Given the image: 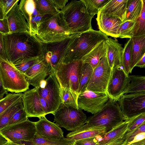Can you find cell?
Masks as SVG:
<instances>
[{"instance_id": "484cf974", "label": "cell", "mask_w": 145, "mask_h": 145, "mask_svg": "<svg viewBox=\"0 0 145 145\" xmlns=\"http://www.w3.org/2000/svg\"><path fill=\"white\" fill-rule=\"evenodd\" d=\"M107 52L106 41L103 40L85 56L82 60L84 62L89 64L94 69L98 65L101 59L106 55Z\"/></svg>"}, {"instance_id": "ee69618b", "label": "cell", "mask_w": 145, "mask_h": 145, "mask_svg": "<svg viewBox=\"0 0 145 145\" xmlns=\"http://www.w3.org/2000/svg\"><path fill=\"white\" fill-rule=\"evenodd\" d=\"M39 58L25 61L14 65L21 72L24 74L33 65Z\"/></svg>"}, {"instance_id": "681fc988", "label": "cell", "mask_w": 145, "mask_h": 145, "mask_svg": "<svg viewBox=\"0 0 145 145\" xmlns=\"http://www.w3.org/2000/svg\"><path fill=\"white\" fill-rule=\"evenodd\" d=\"M56 7L59 10H61L66 6L68 0H51Z\"/></svg>"}, {"instance_id": "d590c367", "label": "cell", "mask_w": 145, "mask_h": 145, "mask_svg": "<svg viewBox=\"0 0 145 145\" xmlns=\"http://www.w3.org/2000/svg\"><path fill=\"white\" fill-rule=\"evenodd\" d=\"M142 8L140 16L135 20L133 37L145 35V0H142Z\"/></svg>"}, {"instance_id": "ba28073f", "label": "cell", "mask_w": 145, "mask_h": 145, "mask_svg": "<svg viewBox=\"0 0 145 145\" xmlns=\"http://www.w3.org/2000/svg\"><path fill=\"white\" fill-rule=\"evenodd\" d=\"M80 34H72L63 40L56 42L45 43L40 42L42 56L54 70L63 63L71 45Z\"/></svg>"}, {"instance_id": "7a4b0ae2", "label": "cell", "mask_w": 145, "mask_h": 145, "mask_svg": "<svg viewBox=\"0 0 145 145\" xmlns=\"http://www.w3.org/2000/svg\"><path fill=\"white\" fill-rule=\"evenodd\" d=\"M72 34L63 12L47 15L43 19L35 37L39 41L52 43L61 40Z\"/></svg>"}, {"instance_id": "f546056e", "label": "cell", "mask_w": 145, "mask_h": 145, "mask_svg": "<svg viewBox=\"0 0 145 145\" xmlns=\"http://www.w3.org/2000/svg\"><path fill=\"white\" fill-rule=\"evenodd\" d=\"M23 108L22 97L18 102L9 107L0 114V130L7 125L15 113Z\"/></svg>"}, {"instance_id": "60d3db41", "label": "cell", "mask_w": 145, "mask_h": 145, "mask_svg": "<svg viewBox=\"0 0 145 145\" xmlns=\"http://www.w3.org/2000/svg\"><path fill=\"white\" fill-rule=\"evenodd\" d=\"M128 120L127 131L125 134L131 132L145 121V113L138 115Z\"/></svg>"}, {"instance_id": "f1b7e54d", "label": "cell", "mask_w": 145, "mask_h": 145, "mask_svg": "<svg viewBox=\"0 0 145 145\" xmlns=\"http://www.w3.org/2000/svg\"><path fill=\"white\" fill-rule=\"evenodd\" d=\"M73 142L64 137L58 140H48L36 134L34 138L31 141H22L17 143L22 145H73Z\"/></svg>"}, {"instance_id": "d6986e66", "label": "cell", "mask_w": 145, "mask_h": 145, "mask_svg": "<svg viewBox=\"0 0 145 145\" xmlns=\"http://www.w3.org/2000/svg\"><path fill=\"white\" fill-rule=\"evenodd\" d=\"M35 122L36 134L49 140H56L64 137L63 132L56 123L52 122L44 116Z\"/></svg>"}, {"instance_id": "4dcf8cb0", "label": "cell", "mask_w": 145, "mask_h": 145, "mask_svg": "<svg viewBox=\"0 0 145 145\" xmlns=\"http://www.w3.org/2000/svg\"><path fill=\"white\" fill-rule=\"evenodd\" d=\"M60 95L61 104L62 105L76 109L79 108L77 101L78 93L70 89L61 87Z\"/></svg>"}, {"instance_id": "e0dca14e", "label": "cell", "mask_w": 145, "mask_h": 145, "mask_svg": "<svg viewBox=\"0 0 145 145\" xmlns=\"http://www.w3.org/2000/svg\"><path fill=\"white\" fill-rule=\"evenodd\" d=\"M18 6L28 25L30 34L35 36L42 20L47 15L40 14L36 8L34 0H21Z\"/></svg>"}, {"instance_id": "f35d334b", "label": "cell", "mask_w": 145, "mask_h": 145, "mask_svg": "<svg viewBox=\"0 0 145 145\" xmlns=\"http://www.w3.org/2000/svg\"><path fill=\"white\" fill-rule=\"evenodd\" d=\"M135 21H125L120 25L118 31L119 38L131 39L133 37V30Z\"/></svg>"}, {"instance_id": "ffe728a7", "label": "cell", "mask_w": 145, "mask_h": 145, "mask_svg": "<svg viewBox=\"0 0 145 145\" xmlns=\"http://www.w3.org/2000/svg\"><path fill=\"white\" fill-rule=\"evenodd\" d=\"M17 2L7 15L10 33H30L28 25L20 10Z\"/></svg>"}, {"instance_id": "816d5d0a", "label": "cell", "mask_w": 145, "mask_h": 145, "mask_svg": "<svg viewBox=\"0 0 145 145\" xmlns=\"http://www.w3.org/2000/svg\"><path fill=\"white\" fill-rule=\"evenodd\" d=\"M8 91L3 86L1 81H0V100L3 98L4 95L8 93Z\"/></svg>"}, {"instance_id": "ac0fdd59", "label": "cell", "mask_w": 145, "mask_h": 145, "mask_svg": "<svg viewBox=\"0 0 145 145\" xmlns=\"http://www.w3.org/2000/svg\"><path fill=\"white\" fill-rule=\"evenodd\" d=\"M39 95L36 88L28 90L22 95L24 108L28 117L40 118L46 114L41 105Z\"/></svg>"}, {"instance_id": "5bb4252c", "label": "cell", "mask_w": 145, "mask_h": 145, "mask_svg": "<svg viewBox=\"0 0 145 145\" xmlns=\"http://www.w3.org/2000/svg\"><path fill=\"white\" fill-rule=\"evenodd\" d=\"M111 71L106 55L94 69L86 89L96 92H106Z\"/></svg>"}, {"instance_id": "db71d44e", "label": "cell", "mask_w": 145, "mask_h": 145, "mask_svg": "<svg viewBox=\"0 0 145 145\" xmlns=\"http://www.w3.org/2000/svg\"><path fill=\"white\" fill-rule=\"evenodd\" d=\"M136 67L141 68L145 67V54L141 59L136 64L135 67Z\"/></svg>"}, {"instance_id": "7402d4cb", "label": "cell", "mask_w": 145, "mask_h": 145, "mask_svg": "<svg viewBox=\"0 0 145 145\" xmlns=\"http://www.w3.org/2000/svg\"><path fill=\"white\" fill-rule=\"evenodd\" d=\"M106 133V128L86 123L78 129L69 133L66 138L73 141L102 136Z\"/></svg>"}, {"instance_id": "8fae6325", "label": "cell", "mask_w": 145, "mask_h": 145, "mask_svg": "<svg viewBox=\"0 0 145 145\" xmlns=\"http://www.w3.org/2000/svg\"><path fill=\"white\" fill-rule=\"evenodd\" d=\"M36 133L35 122L28 119L21 123L6 126L0 130V134L10 142L17 143L20 141L29 142Z\"/></svg>"}, {"instance_id": "4316f807", "label": "cell", "mask_w": 145, "mask_h": 145, "mask_svg": "<svg viewBox=\"0 0 145 145\" xmlns=\"http://www.w3.org/2000/svg\"><path fill=\"white\" fill-rule=\"evenodd\" d=\"M128 122V120H126L105 133L102 136L96 137L98 140V144H105L123 136L127 131Z\"/></svg>"}, {"instance_id": "680465c9", "label": "cell", "mask_w": 145, "mask_h": 145, "mask_svg": "<svg viewBox=\"0 0 145 145\" xmlns=\"http://www.w3.org/2000/svg\"></svg>"}, {"instance_id": "ab89813d", "label": "cell", "mask_w": 145, "mask_h": 145, "mask_svg": "<svg viewBox=\"0 0 145 145\" xmlns=\"http://www.w3.org/2000/svg\"><path fill=\"white\" fill-rule=\"evenodd\" d=\"M18 0H0V20L7 17V15Z\"/></svg>"}, {"instance_id": "8d00e7d4", "label": "cell", "mask_w": 145, "mask_h": 145, "mask_svg": "<svg viewBox=\"0 0 145 145\" xmlns=\"http://www.w3.org/2000/svg\"><path fill=\"white\" fill-rule=\"evenodd\" d=\"M23 94L22 93H8L0 100V114L19 101L22 97Z\"/></svg>"}, {"instance_id": "4fadbf2b", "label": "cell", "mask_w": 145, "mask_h": 145, "mask_svg": "<svg viewBox=\"0 0 145 145\" xmlns=\"http://www.w3.org/2000/svg\"><path fill=\"white\" fill-rule=\"evenodd\" d=\"M110 98L106 92H96L86 89L78 94V107L92 114L100 111L105 106Z\"/></svg>"}, {"instance_id": "f5cc1de1", "label": "cell", "mask_w": 145, "mask_h": 145, "mask_svg": "<svg viewBox=\"0 0 145 145\" xmlns=\"http://www.w3.org/2000/svg\"><path fill=\"white\" fill-rule=\"evenodd\" d=\"M144 138H145V132L141 133L136 135L131 143L137 142Z\"/></svg>"}, {"instance_id": "6f0895ef", "label": "cell", "mask_w": 145, "mask_h": 145, "mask_svg": "<svg viewBox=\"0 0 145 145\" xmlns=\"http://www.w3.org/2000/svg\"><path fill=\"white\" fill-rule=\"evenodd\" d=\"M3 145H22V144H19L13 142L8 141L7 143Z\"/></svg>"}, {"instance_id": "1f68e13d", "label": "cell", "mask_w": 145, "mask_h": 145, "mask_svg": "<svg viewBox=\"0 0 145 145\" xmlns=\"http://www.w3.org/2000/svg\"><path fill=\"white\" fill-rule=\"evenodd\" d=\"M142 8V0H129L125 21H135L140 15Z\"/></svg>"}, {"instance_id": "7c38bea8", "label": "cell", "mask_w": 145, "mask_h": 145, "mask_svg": "<svg viewBox=\"0 0 145 145\" xmlns=\"http://www.w3.org/2000/svg\"><path fill=\"white\" fill-rule=\"evenodd\" d=\"M118 102L125 120L145 113V91L123 94Z\"/></svg>"}, {"instance_id": "836d02e7", "label": "cell", "mask_w": 145, "mask_h": 145, "mask_svg": "<svg viewBox=\"0 0 145 145\" xmlns=\"http://www.w3.org/2000/svg\"><path fill=\"white\" fill-rule=\"evenodd\" d=\"M132 56V45L131 39L125 44L122 51L121 66L127 76L131 73V65Z\"/></svg>"}, {"instance_id": "f6af8a7d", "label": "cell", "mask_w": 145, "mask_h": 145, "mask_svg": "<svg viewBox=\"0 0 145 145\" xmlns=\"http://www.w3.org/2000/svg\"><path fill=\"white\" fill-rule=\"evenodd\" d=\"M98 140L96 137L74 141L73 145H96Z\"/></svg>"}, {"instance_id": "603a6c76", "label": "cell", "mask_w": 145, "mask_h": 145, "mask_svg": "<svg viewBox=\"0 0 145 145\" xmlns=\"http://www.w3.org/2000/svg\"><path fill=\"white\" fill-rule=\"evenodd\" d=\"M129 0H110L99 11L125 21Z\"/></svg>"}, {"instance_id": "f907efd6", "label": "cell", "mask_w": 145, "mask_h": 145, "mask_svg": "<svg viewBox=\"0 0 145 145\" xmlns=\"http://www.w3.org/2000/svg\"><path fill=\"white\" fill-rule=\"evenodd\" d=\"M39 97L41 105L46 115L48 114H51L49 106L47 102L40 95Z\"/></svg>"}, {"instance_id": "5b68a950", "label": "cell", "mask_w": 145, "mask_h": 145, "mask_svg": "<svg viewBox=\"0 0 145 145\" xmlns=\"http://www.w3.org/2000/svg\"><path fill=\"white\" fill-rule=\"evenodd\" d=\"M125 120L118 101L110 98L100 111L87 118L86 123L104 127L107 132Z\"/></svg>"}, {"instance_id": "c3c4849f", "label": "cell", "mask_w": 145, "mask_h": 145, "mask_svg": "<svg viewBox=\"0 0 145 145\" xmlns=\"http://www.w3.org/2000/svg\"><path fill=\"white\" fill-rule=\"evenodd\" d=\"M0 60L7 61L4 48L3 35L1 33H0Z\"/></svg>"}, {"instance_id": "44dd1931", "label": "cell", "mask_w": 145, "mask_h": 145, "mask_svg": "<svg viewBox=\"0 0 145 145\" xmlns=\"http://www.w3.org/2000/svg\"><path fill=\"white\" fill-rule=\"evenodd\" d=\"M96 19L99 30L108 36L119 38L118 29L123 22L120 19L100 12Z\"/></svg>"}, {"instance_id": "d6a6232c", "label": "cell", "mask_w": 145, "mask_h": 145, "mask_svg": "<svg viewBox=\"0 0 145 145\" xmlns=\"http://www.w3.org/2000/svg\"><path fill=\"white\" fill-rule=\"evenodd\" d=\"M36 8L40 14L43 15H54L61 10L57 9L51 0H34Z\"/></svg>"}, {"instance_id": "3957f363", "label": "cell", "mask_w": 145, "mask_h": 145, "mask_svg": "<svg viewBox=\"0 0 145 145\" xmlns=\"http://www.w3.org/2000/svg\"><path fill=\"white\" fill-rule=\"evenodd\" d=\"M108 38L100 30L92 29L80 34L71 45L63 63L82 60L100 43Z\"/></svg>"}, {"instance_id": "bcb514c9", "label": "cell", "mask_w": 145, "mask_h": 145, "mask_svg": "<svg viewBox=\"0 0 145 145\" xmlns=\"http://www.w3.org/2000/svg\"><path fill=\"white\" fill-rule=\"evenodd\" d=\"M0 33L3 35L10 34V30L7 18L0 20Z\"/></svg>"}, {"instance_id": "6da1fadb", "label": "cell", "mask_w": 145, "mask_h": 145, "mask_svg": "<svg viewBox=\"0 0 145 145\" xmlns=\"http://www.w3.org/2000/svg\"><path fill=\"white\" fill-rule=\"evenodd\" d=\"M2 35L7 60L14 65L42 56L40 42L30 33Z\"/></svg>"}, {"instance_id": "7bdbcfd3", "label": "cell", "mask_w": 145, "mask_h": 145, "mask_svg": "<svg viewBox=\"0 0 145 145\" xmlns=\"http://www.w3.org/2000/svg\"><path fill=\"white\" fill-rule=\"evenodd\" d=\"M144 132H145V121L131 132L125 134V140L123 145H129L132 142L136 135Z\"/></svg>"}, {"instance_id": "7dc6e473", "label": "cell", "mask_w": 145, "mask_h": 145, "mask_svg": "<svg viewBox=\"0 0 145 145\" xmlns=\"http://www.w3.org/2000/svg\"><path fill=\"white\" fill-rule=\"evenodd\" d=\"M125 134L121 137L111 140L107 143L101 144H97L96 145H122L125 140Z\"/></svg>"}, {"instance_id": "e575fe53", "label": "cell", "mask_w": 145, "mask_h": 145, "mask_svg": "<svg viewBox=\"0 0 145 145\" xmlns=\"http://www.w3.org/2000/svg\"><path fill=\"white\" fill-rule=\"evenodd\" d=\"M93 70L94 69L88 63H84L78 91V94L86 89L92 77Z\"/></svg>"}, {"instance_id": "d4e9b609", "label": "cell", "mask_w": 145, "mask_h": 145, "mask_svg": "<svg viewBox=\"0 0 145 145\" xmlns=\"http://www.w3.org/2000/svg\"><path fill=\"white\" fill-rule=\"evenodd\" d=\"M132 45V56L131 71L145 54V35L133 37L131 39Z\"/></svg>"}, {"instance_id": "b9f144b4", "label": "cell", "mask_w": 145, "mask_h": 145, "mask_svg": "<svg viewBox=\"0 0 145 145\" xmlns=\"http://www.w3.org/2000/svg\"><path fill=\"white\" fill-rule=\"evenodd\" d=\"M28 119L26 114L23 108L15 113L6 126L19 123L25 121Z\"/></svg>"}, {"instance_id": "9a60e30c", "label": "cell", "mask_w": 145, "mask_h": 145, "mask_svg": "<svg viewBox=\"0 0 145 145\" xmlns=\"http://www.w3.org/2000/svg\"><path fill=\"white\" fill-rule=\"evenodd\" d=\"M129 80L121 66L113 67L108 84L106 93L111 99L118 101Z\"/></svg>"}, {"instance_id": "8992f818", "label": "cell", "mask_w": 145, "mask_h": 145, "mask_svg": "<svg viewBox=\"0 0 145 145\" xmlns=\"http://www.w3.org/2000/svg\"><path fill=\"white\" fill-rule=\"evenodd\" d=\"M0 81L5 89L12 93L24 92L29 89L24 74L7 61L0 60Z\"/></svg>"}, {"instance_id": "30bf717a", "label": "cell", "mask_w": 145, "mask_h": 145, "mask_svg": "<svg viewBox=\"0 0 145 145\" xmlns=\"http://www.w3.org/2000/svg\"><path fill=\"white\" fill-rule=\"evenodd\" d=\"M44 82L43 86L36 88L39 95L47 103L51 114L54 115L61 103V86L56 77L55 71H52Z\"/></svg>"}, {"instance_id": "277c9868", "label": "cell", "mask_w": 145, "mask_h": 145, "mask_svg": "<svg viewBox=\"0 0 145 145\" xmlns=\"http://www.w3.org/2000/svg\"><path fill=\"white\" fill-rule=\"evenodd\" d=\"M61 10L72 34L93 29L91 21L93 17L88 13L82 0H72Z\"/></svg>"}, {"instance_id": "cb8c5ba5", "label": "cell", "mask_w": 145, "mask_h": 145, "mask_svg": "<svg viewBox=\"0 0 145 145\" xmlns=\"http://www.w3.org/2000/svg\"><path fill=\"white\" fill-rule=\"evenodd\" d=\"M107 47V56L111 69L115 66H121V57L123 48L116 39L108 38L106 41Z\"/></svg>"}, {"instance_id": "9c48e42d", "label": "cell", "mask_w": 145, "mask_h": 145, "mask_svg": "<svg viewBox=\"0 0 145 145\" xmlns=\"http://www.w3.org/2000/svg\"><path fill=\"white\" fill-rule=\"evenodd\" d=\"M53 115L54 122L60 127L71 131L78 129L84 125L87 118L80 108L67 106L61 103Z\"/></svg>"}, {"instance_id": "11a10c76", "label": "cell", "mask_w": 145, "mask_h": 145, "mask_svg": "<svg viewBox=\"0 0 145 145\" xmlns=\"http://www.w3.org/2000/svg\"><path fill=\"white\" fill-rule=\"evenodd\" d=\"M128 145H145V138L137 142L131 143Z\"/></svg>"}, {"instance_id": "9f6ffc18", "label": "cell", "mask_w": 145, "mask_h": 145, "mask_svg": "<svg viewBox=\"0 0 145 145\" xmlns=\"http://www.w3.org/2000/svg\"><path fill=\"white\" fill-rule=\"evenodd\" d=\"M8 141L4 136L0 134V145H3Z\"/></svg>"}, {"instance_id": "2e32d148", "label": "cell", "mask_w": 145, "mask_h": 145, "mask_svg": "<svg viewBox=\"0 0 145 145\" xmlns=\"http://www.w3.org/2000/svg\"><path fill=\"white\" fill-rule=\"evenodd\" d=\"M52 68L42 56L39 57L33 65L24 74L29 85L35 88L40 86Z\"/></svg>"}, {"instance_id": "83f0119b", "label": "cell", "mask_w": 145, "mask_h": 145, "mask_svg": "<svg viewBox=\"0 0 145 145\" xmlns=\"http://www.w3.org/2000/svg\"><path fill=\"white\" fill-rule=\"evenodd\" d=\"M128 76L129 81L123 92V95L145 91V76L129 75Z\"/></svg>"}, {"instance_id": "52a82bcc", "label": "cell", "mask_w": 145, "mask_h": 145, "mask_svg": "<svg viewBox=\"0 0 145 145\" xmlns=\"http://www.w3.org/2000/svg\"><path fill=\"white\" fill-rule=\"evenodd\" d=\"M84 63L82 60H74L62 63L56 68L54 71L61 87L78 93Z\"/></svg>"}, {"instance_id": "74e56055", "label": "cell", "mask_w": 145, "mask_h": 145, "mask_svg": "<svg viewBox=\"0 0 145 145\" xmlns=\"http://www.w3.org/2000/svg\"><path fill=\"white\" fill-rule=\"evenodd\" d=\"M110 0H82L89 14L93 17Z\"/></svg>"}]
</instances>
